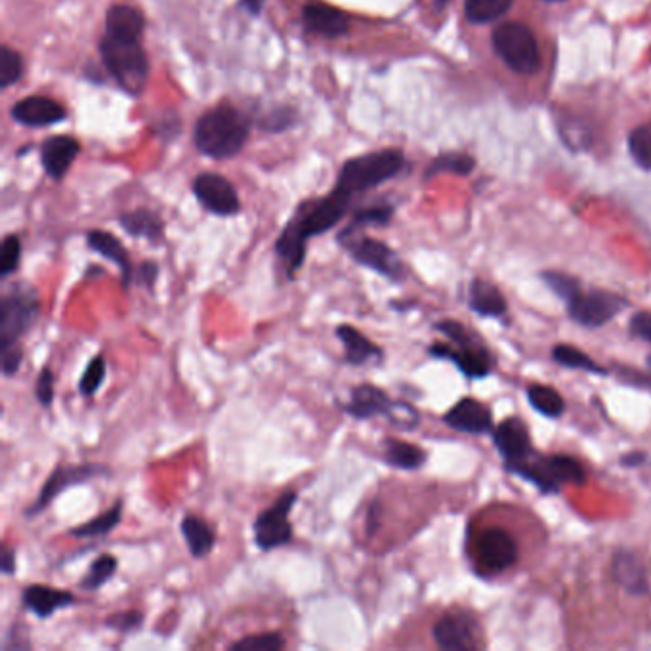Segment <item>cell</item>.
<instances>
[{"label":"cell","instance_id":"cell-1","mask_svg":"<svg viewBox=\"0 0 651 651\" xmlns=\"http://www.w3.org/2000/svg\"><path fill=\"white\" fill-rule=\"evenodd\" d=\"M350 199L352 195L335 188L331 195L304 205L281 231L275 243V254L285 264L289 279H294V273L302 268L308 241L315 235L333 230L350 209Z\"/></svg>","mask_w":651,"mask_h":651},{"label":"cell","instance_id":"cell-2","mask_svg":"<svg viewBox=\"0 0 651 651\" xmlns=\"http://www.w3.org/2000/svg\"><path fill=\"white\" fill-rule=\"evenodd\" d=\"M41 310V294L27 281L10 283L0 294V369L4 377L20 373L21 340L37 325Z\"/></svg>","mask_w":651,"mask_h":651},{"label":"cell","instance_id":"cell-3","mask_svg":"<svg viewBox=\"0 0 651 651\" xmlns=\"http://www.w3.org/2000/svg\"><path fill=\"white\" fill-rule=\"evenodd\" d=\"M541 279L546 289L564 302L569 319L585 329H600L608 325L630 306L629 298L623 294L583 289L581 281L569 273L548 270L541 273Z\"/></svg>","mask_w":651,"mask_h":651},{"label":"cell","instance_id":"cell-4","mask_svg":"<svg viewBox=\"0 0 651 651\" xmlns=\"http://www.w3.org/2000/svg\"><path fill=\"white\" fill-rule=\"evenodd\" d=\"M434 331L445 336L447 342L432 344L428 348V356L453 363L470 380H482L493 373L495 357L478 333L455 319L436 321Z\"/></svg>","mask_w":651,"mask_h":651},{"label":"cell","instance_id":"cell-5","mask_svg":"<svg viewBox=\"0 0 651 651\" xmlns=\"http://www.w3.org/2000/svg\"><path fill=\"white\" fill-rule=\"evenodd\" d=\"M504 470L531 483L543 495H558L566 485L587 482V470L575 457L564 453L545 455L537 449L524 461L504 466Z\"/></svg>","mask_w":651,"mask_h":651},{"label":"cell","instance_id":"cell-6","mask_svg":"<svg viewBox=\"0 0 651 651\" xmlns=\"http://www.w3.org/2000/svg\"><path fill=\"white\" fill-rule=\"evenodd\" d=\"M249 121L235 107H216L205 113L195 126V144L214 159L233 157L245 146Z\"/></svg>","mask_w":651,"mask_h":651},{"label":"cell","instance_id":"cell-7","mask_svg":"<svg viewBox=\"0 0 651 651\" xmlns=\"http://www.w3.org/2000/svg\"><path fill=\"white\" fill-rule=\"evenodd\" d=\"M497 56L518 75H533L541 69V50L533 31L520 21H506L493 31Z\"/></svg>","mask_w":651,"mask_h":651},{"label":"cell","instance_id":"cell-8","mask_svg":"<svg viewBox=\"0 0 651 651\" xmlns=\"http://www.w3.org/2000/svg\"><path fill=\"white\" fill-rule=\"evenodd\" d=\"M401 168H403V155L396 149L361 155L344 165L338 176L336 188L342 189L348 195L363 193L390 180Z\"/></svg>","mask_w":651,"mask_h":651},{"label":"cell","instance_id":"cell-9","mask_svg":"<svg viewBox=\"0 0 651 651\" xmlns=\"http://www.w3.org/2000/svg\"><path fill=\"white\" fill-rule=\"evenodd\" d=\"M100 54L107 71L117 79V83L130 94H140L146 84L147 65L146 52L138 41H123L105 35L100 44Z\"/></svg>","mask_w":651,"mask_h":651},{"label":"cell","instance_id":"cell-10","mask_svg":"<svg viewBox=\"0 0 651 651\" xmlns=\"http://www.w3.org/2000/svg\"><path fill=\"white\" fill-rule=\"evenodd\" d=\"M298 501V491H283L268 508H264L252 524L254 545L262 552H272L293 543L294 529L291 512Z\"/></svg>","mask_w":651,"mask_h":651},{"label":"cell","instance_id":"cell-11","mask_svg":"<svg viewBox=\"0 0 651 651\" xmlns=\"http://www.w3.org/2000/svg\"><path fill=\"white\" fill-rule=\"evenodd\" d=\"M472 556L482 573L499 575L518 564L520 546L508 529L485 525L472 539Z\"/></svg>","mask_w":651,"mask_h":651},{"label":"cell","instance_id":"cell-12","mask_svg":"<svg viewBox=\"0 0 651 651\" xmlns=\"http://www.w3.org/2000/svg\"><path fill=\"white\" fill-rule=\"evenodd\" d=\"M338 241L359 266L386 277L392 283H401L407 277L403 260L386 243L373 237H356L354 233H340Z\"/></svg>","mask_w":651,"mask_h":651},{"label":"cell","instance_id":"cell-13","mask_svg":"<svg viewBox=\"0 0 651 651\" xmlns=\"http://www.w3.org/2000/svg\"><path fill=\"white\" fill-rule=\"evenodd\" d=\"M111 476L109 466L105 464H60L52 470V474L42 483L41 491L35 499V503L31 504L25 510V518H37L41 516L42 512L54 503L62 493L71 487L77 485H84V483L98 480V478H105Z\"/></svg>","mask_w":651,"mask_h":651},{"label":"cell","instance_id":"cell-14","mask_svg":"<svg viewBox=\"0 0 651 651\" xmlns=\"http://www.w3.org/2000/svg\"><path fill=\"white\" fill-rule=\"evenodd\" d=\"M432 638L440 650H478L480 648V623L470 611L449 609L434 623Z\"/></svg>","mask_w":651,"mask_h":651},{"label":"cell","instance_id":"cell-15","mask_svg":"<svg viewBox=\"0 0 651 651\" xmlns=\"http://www.w3.org/2000/svg\"><path fill=\"white\" fill-rule=\"evenodd\" d=\"M398 405V399H392L386 390L378 388L375 384L363 382L357 384L350 392V401L342 403V411L356 420H373L378 417L390 419L394 409Z\"/></svg>","mask_w":651,"mask_h":651},{"label":"cell","instance_id":"cell-16","mask_svg":"<svg viewBox=\"0 0 651 651\" xmlns=\"http://www.w3.org/2000/svg\"><path fill=\"white\" fill-rule=\"evenodd\" d=\"M609 573L613 583L619 588H623L630 596H650L651 585L650 575H648V567L644 564V560L627 548L615 550L613 558H611V566H609Z\"/></svg>","mask_w":651,"mask_h":651},{"label":"cell","instance_id":"cell-17","mask_svg":"<svg viewBox=\"0 0 651 651\" xmlns=\"http://www.w3.org/2000/svg\"><path fill=\"white\" fill-rule=\"evenodd\" d=\"M491 436L495 449L503 457L504 466L522 462L535 451L529 428L520 417H506L501 420L493 428Z\"/></svg>","mask_w":651,"mask_h":651},{"label":"cell","instance_id":"cell-18","mask_svg":"<svg viewBox=\"0 0 651 651\" xmlns=\"http://www.w3.org/2000/svg\"><path fill=\"white\" fill-rule=\"evenodd\" d=\"M193 193L205 209L218 216H233L241 210L237 191L218 174H203L193 182Z\"/></svg>","mask_w":651,"mask_h":651},{"label":"cell","instance_id":"cell-19","mask_svg":"<svg viewBox=\"0 0 651 651\" xmlns=\"http://www.w3.org/2000/svg\"><path fill=\"white\" fill-rule=\"evenodd\" d=\"M445 426L470 436H483L493 432V413L491 409L474 398H464L457 401L445 415Z\"/></svg>","mask_w":651,"mask_h":651},{"label":"cell","instance_id":"cell-20","mask_svg":"<svg viewBox=\"0 0 651 651\" xmlns=\"http://www.w3.org/2000/svg\"><path fill=\"white\" fill-rule=\"evenodd\" d=\"M77 598L73 592L50 585H27L21 592V604L29 613L39 619H50L56 611L75 606Z\"/></svg>","mask_w":651,"mask_h":651},{"label":"cell","instance_id":"cell-21","mask_svg":"<svg viewBox=\"0 0 651 651\" xmlns=\"http://www.w3.org/2000/svg\"><path fill=\"white\" fill-rule=\"evenodd\" d=\"M335 335L344 346V361L352 367H363L373 361L380 363L384 359V350L354 325H338Z\"/></svg>","mask_w":651,"mask_h":651},{"label":"cell","instance_id":"cell-22","mask_svg":"<svg viewBox=\"0 0 651 651\" xmlns=\"http://www.w3.org/2000/svg\"><path fill=\"white\" fill-rule=\"evenodd\" d=\"M86 243L92 251L98 252L100 256L107 258L109 262H113L119 272H121V283L123 289L128 291L132 281H134V266L130 260V254L125 249V245L109 231L92 230L86 233Z\"/></svg>","mask_w":651,"mask_h":651},{"label":"cell","instance_id":"cell-23","mask_svg":"<svg viewBox=\"0 0 651 651\" xmlns=\"http://www.w3.org/2000/svg\"><path fill=\"white\" fill-rule=\"evenodd\" d=\"M466 302L470 312L480 315L483 319H501L508 314V302L501 289L483 277L470 281Z\"/></svg>","mask_w":651,"mask_h":651},{"label":"cell","instance_id":"cell-24","mask_svg":"<svg viewBox=\"0 0 651 651\" xmlns=\"http://www.w3.org/2000/svg\"><path fill=\"white\" fill-rule=\"evenodd\" d=\"M12 117L21 125L48 126L65 119V109L50 98L31 96L12 107Z\"/></svg>","mask_w":651,"mask_h":651},{"label":"cell","instance_id":"cell-25","mask_svg":"<svg viewBox=\"0 0 651 651\" xmlns=\"http://www.w3.org/2000/svg\"><path fill=\"white\" fill-rule=\"evenodd\" d=\"M302 16H304L306 27L321 37L336 39V37L346 35L350 29L348 16L342 10L333 8L329 4H317V2L308 4L304 8Z\"/></svg>","mask_w":651,"mask_h":651},{"label":"cell","instance_id":"cell-26","mask_svg":"<svg viewBox=\"0 0 651 651\" xmlns=\"http://www.w3.org/2000/svg\"><path fill=\"white\" fill-rule=\"evenodd\" d=\"M79 149V142L71 136H54L46 140V144L42 146V167L46 174L54 180L63 178L65 172L73 165Z\"/></svg>","mask_w":651,"mask_h":651},{"label":"cell","instance_id":"cell-27","mask_svg":"<svg viewBox=\"0 0 651 651\" xmlns=\"http://www.w3.org/2000/svg\"><path fill=\"white\" fill-rule=\"evenodd\" d=\"M144 16L132 6H111L105 16V29L109 37L123 39V41H140L144 33Z\"/></svg>","mask_w":651,"mask_h":651},{"label":"cell","instance_id":"cell-28","mask_svg":"<svg viewBox=\"0 0 651 651\" xmlns=\"http://www.w3.org/2000/svg\"><path fill=\"white\" fill-rule=\"evenodd\" d=\"M382 459L388 466H392L396 470L415 472L426 464L428 455L422 447L411 443V441L386 438L382 441Z\"/></svg>","mask_w":651,"mask_h":651},{"label":"cell","instance_id":"cell-29","mask_svg":"<svg viewBox=\"0 0 651 651\" xmlns=\"http://www.w3.org/2000/svg\"><path fill=\"white\" fill-rule=\"evenodd\" d=\"M180 531L188 545L189 554L195 560L207 558L216 546V531L201 516H193V514L184 516L180 522Z\"/></svg>","mask_w":651,"mask_h":651},{"label":"cell","instance_id":"cell-30","mask_svg":"<svg viewBox=\"0 0 651 651\" xmlns=\"http://www.w3.org/2000/svg\"><path fill=\"white\" fill-rule=\"evenodd\" d=\"M123 508H125V501L117 499L113 506H109L105 512L100 516H96L94 520H88L84 524L71 527L67 531L69 537L75 539H96V537H105L109 535L117 525L121 524L123 520Z\"/></svg>","mask_w":651,"mask_h":651},{"label":"cell","instance_id":"cell-31","mask_svg":"<svg viewBox=\"0 0 651 651\" xmlns=\"http://www.w3.org/2000/svg\"><path fill=\"white\" fill-rule=\"evenodd\" d=\"M525 398L533 411L546 419H560L566 413V399L548 384H529L525 388Z\"/></svg>","mask_w":651,"mask_h":651},{"label":"cell","instance_id":"cell-32","mask_svg":"<svg viewBox=\"0 0 651 651\" xmlns=\"http://www.w3.org/2000/svg\"><path fill=\"white\" fill-rule=\"evenodd\" d=\"M552 361L560 367L566 369H573V371H585V373H592V375H600V377H608L609 371L606 367H602L596 359L588 356L587 352L579 350L577 346L571 344H556L550 352Z\"/></svg>","mask_w":651,"mask_h":651},{"label":"cell","instance_id":"cell-33","mask_svg":"<svg viewBox=\"0 0 651 651\" xmlns=\"http://www.w3.org/2000/svg\"><path fill=\"white\" fill-rule=\"evenodd\" d=\"M121 228L132 237H144L147 241H161L163 239V222L151 210L140 209L126 212L121 218Z\"/></svg>","mask_w":651,"mask_h":651},{"label":"cell","instance_id":"cell-34","mask_svg":"<svg viewBox=\"0 0 651 651\" xmlns=\"http://www.w3.org/2000/svg\"><path fill=\"white\" fill-rule=\"evenodd\" d=\"M117 569H119V560L113 554H100L88 567L79 587L86 592H96L113 579Z\"/></svg>","mask_w":651,"mask_h":651},{"label":"cell","instance_id":"cell-35","mask_svg":"<svg viewBox=\"0 0 651 651\" xmlns=\"http://www.w3.org/2000/svg\"><path fill=\"white\" fill-rule=\"evenodd\" d=\"M512 8V0H466L464 16L470 23H491L503 18Z\"/></svg>","mask_w":651,"mask_h":651},{"label":"cell","instance_id":"cell-36","mask_svg":"<svg viewBox=\"0 0 651 651\" xmlns=\"http://www.w3.org/2000/svg\"><path fill=\"white\" fill-rule=\"evenodd\" d=\"M287 646V640L281 632H262L251 634L237 642H233L230 650L233 651H281Z\"/></svg>","mask_w":651,"mask_h":651},{"label":"cell","instance_id":"cell-37","mask_svg":"<svg viewBox=\"0 0 651 651\" xmlns=\"http://www.w3.org/2000/svg\"><path fill=\"white\" fill-rule=\"evenodd\" d=\"M105 375H107V363H105L104 356L98 354V356L92 357L83 371V377L79 380V394L83 398L96 396L105 382Z\"/></svg>","mask_w":651,"mask_h":651},{"label":"cell","instance_id":"cell-38","mask_svg":"<svg viewBox=\"0 0 651 651\" xmlns=\"http://www.w3.org/2000/svg\"><path fill=\"white\" fill-rule=\"evenodd\" d=\"M476 167V161L470 155L464 153H447L438 157L426 172V178H432L436 174H443V172H451V174H459V176H466L470 174Z\"/></svg>","mask_w":651,"mask_h":651},{"label":"cell","instance_id":"cell-39","mask_svg":"<svg viewBox=\"0 0 651 651\" xmlns=\"http://www.w3.org/2000/svg\"><path fill=\"white\" fill-rule=\"evenodd\" d=\"M630 157L644 170H651V125L636 126L629 134Z\"/></svg>","mask_w":651,"mask_h":651},{"label":"cell","instance_id":"cell-40","mask_svg":"<svg viewBox=\"0 0 651 651\" xmlns=\"http://www.w3.org/2000/svg\"><path fill=\"white\" fill-rule=\"evenodd\" d=\"M21 262V241L18 235H6L0 251V275L6 279L8 275L18 272Z\"/></svg>","mask_w":651,"mask_h":651},{"label":"cell","instance_id":"cell-41","mask_svg":"<svg viewBox=\"0 0 651 651\" xmlns=\"http://www.w3.org/2000/svg\"><path fill=\"white\" fill-rule=\"evenodd\" d=\"M105 627L115 630V632H121V634H130V632L144 627V611H140V609L117 611V613L105 617Z\"/></svg>","mask_w":651,"mask_h":651},{"label":"cell","instance_id":"cell-42","mask_svg":"<svg viewBox=\"0 0 651 651\" xmlns=\"http://www.w3.org/2000/svg\"><path fill=\"white\" fill-rule=\"evenodd\" d=\"M23 73V62L18 52L10 46H2L0 50V84L6 88L10 84L18 83Z\"/></svg>","mask_w":651,"mask_h":651},{"label":"cell","instance_id":"cell-43","mask_svg":"<svg viewBox=\"0 0 651 651\" xmlns=\"http://www.w3.org/2000/svg\"><path fill=\"white\" fill-rule=\"evenodd\" d=\"M392 214H394V209L386 207V205L359 210L354 216V224L348 230H357V228H365V226H386L392 220Z\"/></svg>","mask_w":651,"mask_h":651},{"label":"cell","instance_id":"cell-44","mask_svg":"<svg viewBox=\"0 0 651 651\" xmlns=\"http://www.w3.org/2000/svg\"><path fill=\"white\" fill-rule=\"evenodd\" d=\"M54 371L50 365H44L35 382V398L41 403L44 409H50L54 403Z\"/></svg>","mask_w":651,"mask_h":651},{"label":"cell","instance_id":"cell-45","mask_svg":"<svg viewBox=\"0 0 651 651\" xmlns=\"http://www.w3.org/2000/svg\"><path fill=\"white\" fill-rule=\"evenodd\" d=\"M562 140L571 151H581L590 144V132L579 123H562L560 126Z\"/></svg>","mask_w":651,"mask_h":651},{"label":"cell","instance_id":"cell-46","mask_svg":"<svg viewBox=\"0 0 651 651\" xmlns=\"http://www.w3.org/2000/svg\"><path fill=\"white\" fill-rule=\"evenodd\" d=\"M629 331L630 335L651 344V312L640 310L632 315L629 321Z\"/></svg>","mask_w":651,"mask_h":651},{"label":"cell","instance_id":"cell-47","mask_svg":"<svg viewBox=\"0 0 651 651\" xmlns=\"http://www.w3.org/2000/svg\"><path fill=\"white\" fill-rule=\"evenodd\" d=\"M159 279V266L157 262H151V260H146L140 264L138 272L134 273V281L138 287L146 289V291H153L155 289V283Z\"/></svg>","mask_w":651,"mask_h":651},{"label":"cell","instance_id":"cell-48","mask_svg":"<svg viewBox=\"0 0 651 651\" xmlns=\"http://www.w3.org/2000/svg\"><path fill=\"white\" fill-rule=\"evenodd\" d=\"M0 569L6 577L16 573V548L10 545H2V554H0Z\"/></svg>","mask_w":651,"mask_h":651},{"label":"cell","instance_id":"cell-49","mask_svg":"<svg viewBox=\"0 0 651 651\" xmlns=\"http://www.w3.org/2000/svg\"><path fill=\"white\" fill-rule=\"evenodd\" d=\"M646 461H648V455H646L644 451H630L627 455H623L619 462H621L625 468H638V466H642Z\"/></svg>","mask_w":651,"mask_h":651},{"label":"cell","instance_id":"cell-50","mask_svg":"<svg viewBox=\"0 0 651 651\" xmlns=\"http://www.w3.org/2000/svg\"><path fill=\"white\" fill-rule=\"evenodd\" d=\"M367 533L369 537H373L377 533L378 525H380V512H378V503H373L369 506V514H367Z\"/></svg>","mask_w":651,"mask_h":651},{"label":"cell","instance_id":"cell-51","mask_svg":"<svg viewBox=\"0 0 651 651\" xmlns=\"http://www.w3.org/2000/svg\"><path fill=\"white\" fill-rule=\"evenodd\" d=\"M262 2L264 0H243V4L251 10L252 14H256V12H260V8H262Z\"/></svg>","mask_w":651,"mask_h":651},{"label":"cell","instance_id":"cell-52","mask_svg":"<svg viewBox=\"0 0 651 651\" xmlns=\"http://www.w3.org/2000/svg\"><path fill=\"white\" fill-rule=\"evenodd\" d=\"M646 365H648V369L651 371V356L646 357Z\"/></svg>","mask_w":651,"mask_h":651},{"label":"cell","instance_id":"cell-53","mask_svg":"<svg viewBox=\"0 0 651 651\" xmlns=\"http://www.w3.org/2000/svg\"><path fill=\"white\" fill-rule=\"evenodd\" d=\"M548 2H560V0H548Z\"/></svg>","mask_w":651,"mask_h":651}]
</instances>
